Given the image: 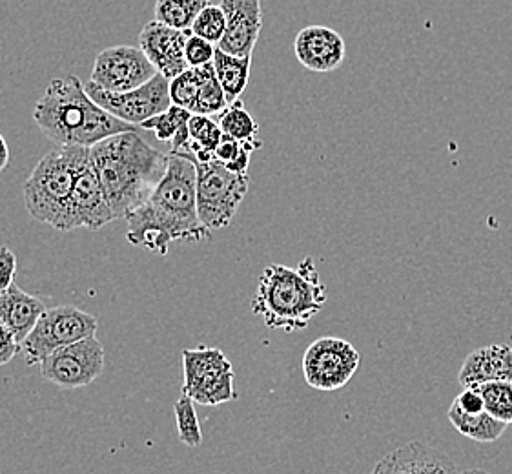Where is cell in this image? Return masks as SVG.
Masks as SVG:
<instances>
[{
	"label": "cell",
	"mask_w": 512,
	"mask_h": 474,
	"mask_svg": "<svg viewBox=\"0 0 512 474\" xmlns=\"http://www.w3.org/2000/svg\"><path fill=\"white\" fill-rule=\"evenodd\" d=\"M217 123L225 135H230V137L245 141V143H261L257 139L259 124L246 110L245 103L241 99L228 104L225 110L217 115Z\"/></svg>",
	"instance_id": "25"
},
{
	"label": "cell",
	"mask_w": 512,
	"mask_h": 474,
	"mask_svg": "<svg viewBox=\"0 0 512 474\" xmlns=\"http://www.w3.org/2000/svg\"><path fill=\"white\" fill-rule=\"evenodd\" d=\"M112 221H115L112 208L104 196L103 186L93 166L92 154L88 152L77 170V179L73 186L70 230H99Z\"/></svg>",
	"instance_id": "13"
},
{
	"label": "cell",
	"mask_w": 512,
	"mask_h": 474,
	"mask_svg": "<svg viewBox=\"0 0 512 474\" xmlns=\"http://www.w3.org/2000/svg\"><path fill=\"white\" fill-rule=\"evenodd\" d=\"M327 296L316 263L307 256L297 267L268 265L257 281L250 307L268 329L297 332L318 316Z\"/></svg>",
	"instance_id": "4"
},
{
	"label": "cell",
	"mask_w": 512,
	"mask_h": 474,
	"mask_svg": "<svg viewBox=\"0 0 512 474\" xmlns=\"http://www.w3.org/2000/svg\"><path fill=\"white\" fill-rule=\"evenodd\" d=\"M190 117H192L190 110H186L183 106L172 104L168 110H164L161 114L146 119L139 126L144 128V130L154 132L155 137L159 141L172 143V152L170 154H177V152H183L186 146H188V141H190V130H188Z\"/></svg>",
	"instance_id": "20"
},
{
	"label": "cell",
	"mask_w": 512,
	"mask_h": 474,
	"mask_svg": "<svg viewBox=\"0 0 512 474\" xmlns=\"http://www.w3.org/2000/svg\"><path fill=\"white\" fill-rule=\"evenodd\" d=\"M206 66H197V68H188L183 73H179L174 79H170V99L172 104L183 106L186 110H194L195 99L199 95V88L203 84L206 75Z\"/></svg>",
	"instance_id": "30"
},
{
	"label": "cell",
	"mask_w": 512,
	"mask_h": 474,
	"mask_svg": "<svg viewBox=\"0 0 512 474\" xmlns=\"http://www.w3.org/2000/svg\"><path fill=\"white\" fill-rule=\"evenodd\" d=\"M90 154L115 219H126L152 196L170 157L135 130L106 137L90 148Z\"/></svg>",
	"instance_id": "2"
},
{
	"label": "cell",
	"mask_w": 512,
	"mask_h": 474,
	"mask_svg": "<svg viewBox=\"0 0 512 474\" xmlns=\"http://www.w3.org/2000/svg\"><path fill=\"white\" fill-rule=\"evenodd\" d=\"M454 402L458 403L465 413L476 414L485 411L482 392L476 387H465L460 396H456Z\"/></svg>",
	"instance_id": "35"
},
{
	"label": "cell",
	"mask_w": 512,
	"mask_h": 474,
	"mask_svg": "<svg viewBox=\"0 0 512 474\" xmlns=\"http://www.w3.org/2000/svg\"><path fill=\"white\" fill-rule=\"evenodd\" d=\"M88 152V146H59L37 163L24 183V205L33 219L70 232L73 186Z\"/></svg>",
	"instance_id": "5"
},
{
	"label": "cell",
	"mask_w": 512,
	"mask_h": 474,
	"mask_svg": "<svg viewBox=\"0 0 512 474\" xmlns=\"http://www.w3.org/2000/svg\"><path fill=\"white\" fill-rule=\"evenodd\" d=\"M361 356L347 340L325 336L314 341L303 356V374L312 389L338 391L358 372Z\"/></svg>",
	"instance_id": "9"
},
{
	"label": "cell",
	"mask_w": 512,
	"mask_h": 474,
	"mask_svg": "<svg viewBox=\"0 0 512 474\" xmlns=\"http://www.w3.org/2000/svg\"><path fill=\"white\" fill-rule=\"evenodd\" d=\"M175 423L179 440L188 447H199L203 442L201 423L195 413V402L188 394H181V398L174 403Z\"/></svg>",
	"instance_id": "29"
},
{
	"label": "cell",
	"mask_w": 512,
	"mask_h": 474,
	"mask_svg": "<svg viewBox=\"0 0 512 474\" xmlns=\"http://www.w3.org/2000/svg\"><path fill=\"white\" fill-rule=\"evenodd\" d=\"M46 303L19 289L15 283L0 292V321H4L19 343L30 334L35 323L46 312Z\"/></svg>",
	"instance_id": "19"
},
{
	"label": "cell",
	"mask_w": 512,
	"mask_h": 474,
	"mask_svg": "<svg viewBox=\"0 0 512 474\" xmlns=\"http://www.w3.org/2000/svg\"><path fill=\"white\" fill-rule=\"evenodd\" d=\"M226 30V15L221 6L216 4H208L201 13L195 17L194 24L190 33H194L197 37H203L206 41L219 44L223 39Z\"/></svg>",
	"instance_id": "31"
},
{
	"label": "cell",
	"mask_w": 512,
	"mask_h": 474,
	"mask_svg": "<svg viewBox=\"0 0 512 474\" xmlns=\"http://www.w3.org/2000/svg\"><path fill=\"white\" fill-rule=\"evenodd\" d=\"M447 416L451 420L452 427L458 433L471 438L478 444H494L496 440L502 438L505 431H507V427H509L507 423L496 420L487 411L476 414L465 413L456 402H452Z\"/></svg>",
	"instance_id": "21"
},
{
	"label": "cell",
	"mask_w": 512,
	"mask_h": 474,
	"mask_svg": "<svg viewBox=\"0 0 512 474\" xmlns=\"http://www.w3.org/2000/svg\"><path fill=\"white\" fill-rule=\"evenodd\" d=\"M472 387L482 392L487 413L500 422L512 425V382H487Z\"/></svg>",
	"instance_id": "28"
},
{
	"label": "cell",
	"mask_w": 512,
	"mask_h": 474,
	"mask_svg": "<svg viewBox=\"0 0 512 474\" xmlns=\"http://www.w3.org/2000/svg\"><path fill=\"white\" fill-rule=\"evenodd\" d=\"M8 163H10V148H8L4 135L0 134V172H4L8 168Z\"/></svg>",
	"instance_id": "36"
},
{
	"label": "cell",
	"mask_w": 512,
	"mask_h": 474,
	"mask_svg": "<svg viewBox=\"0 0 512 474\" xmlns=\"http://www.w3.org/2000/svg\"><path fill=\"white\" fill-rule=\"evenodd\" d=\"M21 349V343L17 341L10 327L4 321H0V365L10 363Z\"/></svg>",
	"instance_id": "34"
},
{
	"label": "cell",
	"mask_w": 512,
	"mask_h": 474,
	"mask_svg": "<svg viewBox=\"0 0 512 474\" xmlns=\"http://www.w3.org/2000/svg\"><path fill=\"white\" fill-rule=\"evenodd\" d=\"M261 146L263 143H245V141H239L230 135L223 134L216 152H214V159L223 163L228 170H232L236 174H248L250 157L254 154V150Z\"/></svg>",
	"instance_id": "26"
},
{
	"label": "cell",
	"mask_w": 512,
	"mask_h": 474,
	"mask_svg": "<svg viewBox=\"0 0 512 474\" xmlns=\"http://www.w3.org/2000/svg\"><path fill=\"white\" fill-rule=\"evenodd\" d=\"M216 50L217 44L214 42L206 41L203 37H197L194 33H190L185 46L186 62L190 68L205 66V64L214 62Z\"/></svg>",
	"instance_id": "32"
},
{
	"label": "cell",
	"mask_w": 512,
	"mask_h": 474,
	"mask_svg": "<svg viewBox=\"0 0 512 474\" xmlns=\"http://www.w3.org/2000/svg\"><path fill=\"white\" fill-rule=\"evenodd\" d=\"M103 369L104 347L97 336L61 347L41 363L42 378L61 389L88 387Z\"/></svg>",
	"instance_id": "10"
},
{
	"label": "cell",
	"mask_w": 512,
	"mask_h": 474,
	"mask_svg": "<svg viewBox=\"0 0 512 474\" xmlns=\"http://www.w3.org/2000/svg\"><path fill=\"white\" fill-rule=\"evenodd\" d=\"M157 73L141 48L112 46L95 57L90 83L106 92H130L154 79Z\"/></svg>",
	"instance_id": "12"
},
{
	"label": "cell",
	"mask_w": 512,
	"mask_h": 474,
	"mask_svg": "<svg viewBox=\"0 0 512 474\" xmlns=\"http://www.w3.org/2000/svg\"><path fill=\"white\" fill-rule=\"evenodd\" d=\"M225 90L217 79L214 62L206 66V75L203 84L199 88V95L195 99L192 114L219 115L228 106Z\"/></svg>",
	"instance_id": "27"
},
{
	"label": "cell",
	"mask_w": 512,
	"mask_h": 474,
	"mask_svg": "<svg viewBox=\"0 0 512 474\" xmlns=\"http://www.w3.org/2000/svg\"><path fill=\"white\" fill-rule=\"evenodd\" d=\"M197 168L188 154H170L168 168L152 196L126 217V239L135 247L166 256L174 241H205L212 230L197 212Z\"/></svg>",
	"instance_id": "1"
},
{
	"label": "cell",
	"mask_w": 512,
	"mask_h": 474,
	"mask_svg": "<svg viewBox=\"0 0 512 474\" xmlns=\"http://www.w3.org/2000/svg\"><path fill=\"white\" fill-rule=\"evenodd\" d=\"M461 469L451 458L431 445L409 442L387 454L374 467L376 474H432L460 473Z\"/></svg>",
	"instance_id": "17"
},
{
	"label": "cell",
	"mask_w": 512,
	"mask_h": 474,
	"mask_svg": "<svg viewBox=\"0 0 512 474\" xmlns=\"http://www.w3.org/2000/svg\"><path fill=\"white\" fill-rule=\"evenodd\" d=\"M226 15V30L217 44L223 52L237 57L252 55L263 28L261 0H221Z\"/></svg>",
	"instance_id": "14"
},
{
	"label": "cell",
	"mask_w": 512,
	"mask_h": 474,
	"mask_svg": "<svg viewBox=\"0 0 512 474\" xmlns=\"http://www.w3.org/2000/svg\"><path fill=\"white\" fill-rule=\"evenodd\" d=\"M194 159V157H192ZM195 161V159H194ZM197 212L208 230H221L232 223L241 207L250 177L228 170L217 159L195 161Z\"/></svg>",
	"instance_id": "6"
},
{
	"label": "cell",
	"mask_w": 512,
	"mask_h": 474,
	"mask_svg": "<svg viewBox=\"0 0 512 474\" xmlns=\"http://www.w3.org/2000/svg\"><path fill=\"white\" fill-rule=\"evenodd\" d=\"M17 276V256L8 247H0V292L10 289Z\"/></svg>",
	"instance_id": "33"
},
{
	"label": "cell",
	"mask_w": 512,
	"mask_h": 474,
	"mask_svg": "<svg viewBox=\"0 0 512 474\" xmlns=\"http://www.w3.org/2000/svg\"><path fill=\"white\" fill-rule=\"evenodd\" d=\"M214 70L217 79L223 86L228 103H234L241 99L245 93L248 81H250V70H252V55L237 57L232 53H226L217 48L214 55Z\"/></svg>",
	"instance_id": "22"
},
{
	"label": "cell",
	"mask_w": 512,
	"mask_h": 474,
	"mask_svg": "<svg viewBox=\"0 0 512 474\" xmlns=\"http://www.w3.org/2000/svg\"><path fill=\"white\" fill-rule=\"evenodd\" d=\"M294 53L310 72L328 73L338 70L345 61L347 46L338 31L327 26H307L296 35Z\"/></svg>",
	"instance_id": "16"
},
{
	"label": "cell",
	"mask_w": 512,
	"mask_h": 474,
	"mask_svg": "<svg viewBox=\"0 0 512 474\" xmlns=\"http://www.w3.org/2000/svg\"><path fill=\"white\" fill-rule=\"evenodd\" d=\"M210 0H157L155 2V21L163 22L175 30L190 31L195 17Z\"/></svg>",
	"instance_id": "24"
},
{
	"label": "cell",
	"mask_w": 512,
	"mask_h": 474,
	"mask_svg": "<svg viewBox=\"0 0 512 474\" xmlns=\"http://www.w3.org/2000/svg\"><path fill=\"white\" fill-rule=\"evenodd\" d=\"M84 88L95 103L128 124H141L172 106L170 79L163 73H157L154 79L130 92H106L90 81L84 84Z\"/></svg>",
	"instance_id": "11"
},
{
	"label": "cell",
	"mask_w": 512,
	"mask_h": 474,
	"mask_svg": "<svg viewBox=\"0 0 512 474\" xmlns=\"http://www.w3.org/2000/svg\"><path fill=\"white\" fill-rule=\"evenodd\" d=\"M461 387H472L487 382H512V347L505 343H492L472 351L463 365Z\"/></svg>",
	"instance_id": "18"
},
{
	"label": "cell",
	"mask_w": 512,
	"mask_h": 474,
	"mask_svg": "<svg viewBox=\"0 0 512 474\" xmlns=\"http://www.w3.org/2000/svg\"><path fill=\"white\" fill-rule=\"evenodd\" d=\"M188 130H190V141L183 150V154L194 157L195 161L214 159V152L223 137V130L216 119L212 115L192 114L188 121Z\"/></svg>",
	"instance_id": "23"
},
{
	"label": "cell",
	"mask_w": 512,
	"mask_h": 474,
	"mask_svg": "<svg viewBox=\"0 0 512 474\" xmlns=\"http://www.w3.org/2000/svg\"><path fill=\"white\" fill-rule=\"evenodd\" d=\"M188 35L190 31L175 30L163 22H148L139 35V48L146 53L157 72L174 79L190 68L185 55Z\"/></svg>",
	"instance_id": "15"
},
{
	"label": "cell",
	"mask_w": 512,
	"mask_h": 474,
	"mask_svg": "<svg viewBox=\"0 0 512 474\" xmlns=\"http://www.w3.org/2000/svg\"><path fill=\"white\" fill-rule=\"evenodd\" d=\"M97 318L84 310L66 305L46 309L30 334L21 343L26 365H41L52 352L75 341L95 336Z\"/></svg>",
	"instance_id": "7"
},
{
	"label": "cell",
	"mask_w": 512,
	"mask_h": 474,
	"mask_svg": "<svg viewBox=\"0 0 512 474\" xmlns=\"http://www.w3.org/2000/svg\"><path fill=\"white\" fill-rule=\"evenodd\" d=\"M33 119L59 146H88L106 137L135 130L95 103L77 77L53 79L35 104Z\"/></svg>",
	"instance_id": "3"
},
{
	"label": "cell",
	"mask_w": 512,
	"mask_h": 474,
	"mask_svg": "<svg viewBox=\"0 0 512 474\" xmlns=\"http://www.w3.org/2000/svg\"><path fill=\"white\" fill-rule=\"evenodd\" d=\"M183 392L201 405H223L237 400L236 372L225 352L216 347L183 351Z\"/></svg>",
	"instance_id": "8"
}]
</instances>
